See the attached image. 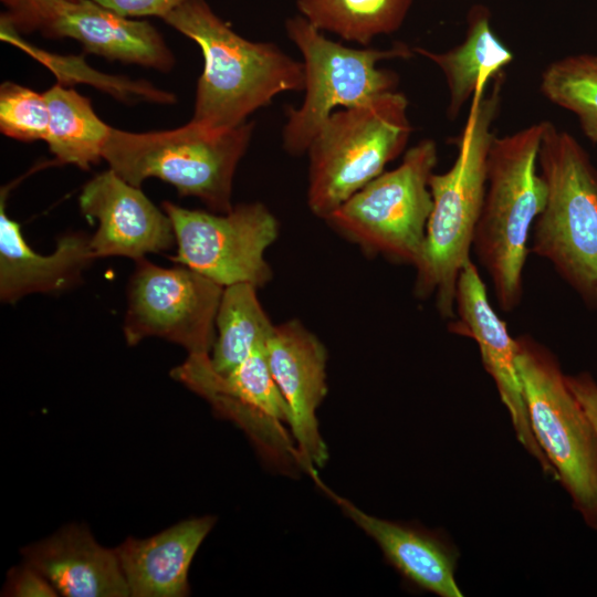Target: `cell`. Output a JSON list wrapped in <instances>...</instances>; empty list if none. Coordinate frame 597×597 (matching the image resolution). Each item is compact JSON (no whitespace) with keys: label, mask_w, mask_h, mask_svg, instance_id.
<instances>
[{"label":"cell","mask_w":597,"mask_h":597,"mask_svg":"<svg viewBox=\"0 0 597 597\" xmlns=\"http://www.w3.org/2000/svg\"><path fill=\"white\" fill-rule=\"evenodd\" d=\"M413 51L433 62L443 73L448 91V117L453 121L470 97L484 91L486 84L513 60L512 52L491 29L483 8H475L469 18L464 40L446 52L423 48Z\"/></svg>","instance_id":"obj_21"},{"label":"cell","mask_w":597,"mask_h":597,"mask_svg":"<svg viewBox=\"0 0 597 597\" xmlns=\"http://www.w3.org/2000/svg\"><path fill=\"white\" fill-rule=\"evenodd\" d=\"M437 155L434 140H420L398 167L373 179L325 220L366 253L416 266L432 210L429 180Z\"/></svg>","instance_id":"obj_9"},{"label":"cell","mask_w":597,"mask_h":597,"mask_svg":"<svg viewBox=\"0 0 597 597\" xmlns=\"http://www.w3.org/2000/svg\"><path fill=\"white\" fill-rule=\"evenodd\" d=\"M7 10L1 22L15 31L30 33L41 31L53 10L62 2L76 0H1Z\"/></svg>","instance_id":"obj_27"},{"label":"cell","mask_w":597,"mask_h":597,"mask_svg":"<svg viewBox=\"0 0 597 597\" xmlns=\"http://www.w3.org/2000/svg\"><path fill=\"white\" fill-rule=\"evenodd\" d=\"M41 32L52 39H74L87 52L109 60L159 71L174 66L171 51L151 24L122 17L93 0L60 3Z\"/></svg>","instance_id":"obj_17"},{"label":"cell","mask_w":597,"mask_h":597,"mask_svg":"<svg viewBox=\"0 0 597 597\" xmlns=\"http://www.w3.org/2000/svg\"><path fill=\"white\" fill-rule=\"evenodd\" d=\"M285 30L302 54L304 70L303 102L298 107H286L282 130L283 147L293 156L307 151L335 111L359 106L395 91L398 75L378 64L412 54L404 43L386 50L343 45L327 39L301 14L287 19Z\"/></svg>","instance_id":"obj_7"},{"label":"cell","mask_w":597,"mask_h":597,"mask_svg":"<svg viewBox=\"0 0 597 597\" xmlns=\"http://www.w3.org/2000/svg\"><path fill=\"white\" fill-rule=\"evenodd\" d=\"M253 130V122L222 129L190 121L175 129L148 133L112 127L103 159L134 186L158 178L180 196L197 197L213 212L226 213L233 208L235 169Z\"/></svg>","instance_id":"obj_5"},{"label":"cell","mask_w":597,"mask_h":597,"mask_svg":"<svg viewBox=\"0 0 597 597\" xmlns=\"http://www.w3.org/2000/svg\"><path fill=\"white\" fill-rule=\"evenodd\" d=\"M537 164L546 200L531 251L597 311V168L575 137L547 121Z\"/></svg>","instance_id":"obj_4"},{"label":"cell","mask_w":597,"mask_h":597,"mask_svg":"<svg viewBox=\"0 0 597 597\" xmlns=\"http://www.w3.org/2000/svg\"><path fill=\"white\" fill-rule=\"evenodd\" d=\"M7 190L0 202V298L15 303L33 293H57L74 286L95 260L91 237L83 232L59 238L55 250L39 254L27 243L20 224L6 209Z\"/></svg>","instance_id":"obj_19"},{"label":"cell","mask_w":597,"mask_h":597,"mask_svg":"<svg viewBox=\"0 0 597 597\" xmlns=\"http://www.w3.org/2000/svg\"><path fill=\"white\" fill-rule=\"evenodd\" d=\"M412 0H297L300 14L318 30L345 41L368 45L374 38L396 32Z\"/></svg>","instance_id":"obj_24"},{"label":"cell","mask_w":597,"mask_h":597,"mask_svg":"<svg viewBox=\"0 0 597 597\" xmlns=\"http://www.w3.org/2000/svg\"><path fill=\"white\" fill-rule=\"evenodd\" d=\"M163 210L176 237L174 262L223 287L248 283L259 289L271 281L264 254L279 237V222L263 203H240L214 213L164 201Z\"/></svg>","instance_id":"obj_10"},{"label":"cell","mask_w":597,"mask_h":597,"mask_svg":"<svg viewBox=\"0 0 597 597\" xmlns=\"http://www.w3.org/2000/svg\"><path fill=\"white\" fill-rule=\"evenodd\" d=\"M44 96L50 111L45 142L56 163L88 169L103 158L112 127L96 115L87 97L72 88L56 84Z\"/></svg>","instance_id":"obj_22"},{"label":"cell","mask_w":597,"mask_h":597,"mask_svg":"<svg viewBox=\"0 0 597 597\" xmlns=\"http://www.w3.org/2000/svg\"><path fill=\"white\" fill-rule=\"evenodd\" d=\"M453 333L472 338L480 349L482 363L492 377L506 407L519 442L535 458L543 472L557 480V473L537 443L527 413L521 378L515 363V338L493 310L486 287L470 259L457 282Z\"/></svg>","instance_id":"obj_14"},{"label":"cell","mask_w":597,"mask_h":597,"mask_svg":"<svg viewBox=\"0 0 597 597\" xmlns=\"http://www.w3.org/2000/svg\"><path fill=\"white\" fill-rule=\"evenodd\" d=\"M1 596L56 597L59 594L40 572L23 562L9 570Z\"/></svg>","instance_id":"obj_28"},{"label":"cell","mask_w":597,"mask_h":597,"mask_svg":"<svg viewBox=\"0 0 597 597\" xmlns=\"http://www.w3.org/2000/svg\"><path fill=\"white\" fill-rule=\"evenodd\" d=\"M540 88L551 103L575 114L586 137L597 143V54L552 62L542 73Z\"/></svg>","instance_id":"obj_25"},{"label":"cell","mask_w":597,"mask_h":597,"mask_svg":"<svg viewBox=\"0 0 597 597\" xmlns=\"http://www.w3.org/2000/svg\"><path fill=\"white\" fill-rule=\"evenodd\" d=\"M271 374L287 405L289 427L301 469L316 476L328 459L316 410L327 394V352L300 321L274 326L265 345Z\"/></svg>","instance_id":"obj_13"},{"label":"cell","mask_w":597,"mask_h":597,"mask_svg":"<svg viewBox=\"0 0 597 597\" xmlns=\"http://www.w3.org/2000/svg\"><path fill=\"white\" fill-rule=\"evenodd\" d=\"M566 383L583 407L597 439V383L588 373L566 376Z\"/></svg>","instance_id":"obj_30"},{"label":"cell","mask_w":597,"mask_h":597,"mask_svg":"<svg viewBox=\"0 0 597 597\" xmlns=\"http://www.w3.org/2000/svg\"><path fill=\"white\" fill-rule=\"evenodd\" d=\"M217 522L192 517L147 538L128 537L115 549L133 597H185L188 574L200 545Z\"/></svg>","instance_id":"obj_20"},{"label":"cell","mask_w":597,"mask_h":597,"mask_svg":"<svg viewBox=\"0 0 597 597\" xmlns=\"http://www.w3.org/2000/svg\"><path fill=\"white\" fill-rule=\"evenodd\" d=\"M82 212L98 222L91 237L94 258L125 256L135 261L176 244L168 214L139 189L109 169L96 175L80 195Z\"/></svg>","instance_id":"obj_15"},{"label":"cell","mask_w":597,"mask_h":597,"mask_svg":"<svg viewBox=\"0 0 597 597\" xmlns=\"http://www.w3.org/2000/svg\"><path fill=\"white\" fill-rule=\"evenodd\" d=\"M327 492L344 514L378 544L385 559L407 583L440 597L463 596L454 577L459 551L442 532L369 515Z\"/></svg>","instance_id":"obj_16"},{"label":"cell","mask_w":597,"mask_h":597,"mask_svg":"<svg viewBox=\"0 0 597 597\" xmlns=\"http://www.w3.org/2000/svg\"><path fill=\"white\" fill-rule=\"evenodd\" d=\"M23 562L65 597H127L115 549L102 546L85 525L69 524L21 549Z\"/></svg>","instance_id":"obj_18"},{"label":"cell","mask_w":597,"mask_h":597,"mask_svg":"<svg viewBox=\"0 0 597 597\" xmlns=\"http://www.w3.org/2000/svg\"><path fill=\"white\" fill-rule=\"evenodd\" d=\"M196 42L203 55L192 122L233 128L284 92L304 90V70L271 42L235 33L206 0H186L164 19Z\"/></svg>","instance_id":"obj_2"},{"label":"cell","mask_w":597,"mask_h":597,"mask_svg":"<svg viewBox=\"0 0 597 597\" xmlns=\"http://www.w3.org/2000/svg\"><path fill=\"white\" fill-rule=\"evenodd\" d=\"M122 17H159L164 19L186 0H93Z\"/></svg>","instance_id":"obj_29"},{"label":"cell","mask_w":597,"mask_h":597,"mask_svg":"<svg viewBox=\"0 0 597 597\" xmlns=\"http://www.w3.org/2000/svg\"><path fill=\"white\" fill-rule=\"evenodd\" d=\"M256 290L248 283L223 287L210 356L211 366L218 374L230 373L258 347L264 346L274 329Z\"/></svg>","instance_id":"obj_23"},{"label":"cell","mask_w":597,"mask_h":597,"mask_svg":"<svg viewBox=\"0 0 597 597\" xmlns=\"http://www.w3.org/2000/svg\"><path fill=\"white\" fill-rule=\"evenodd\" d=\"M502 86L503 73L495 77L490 93L484 90L474 94L453 165L443 174L433 172L429 180L432 210L421 256L415 266V293L421 298L433 296L444 318L455 316L458 277L471 259Z\"/></svg>","instance_id":"obj_1"},{"label":"cell","mask_w":597,"mask_h":597,"mask_svg":"<svg viewBox=\"0 0 597 597\" xmlns=\"http://www.w3.org/2000/svg\"><path fill=\"white\" fill-rule=\"evenodd\" d=\"M50 111L44 93L6 82L0 87V130L22 142L45 140Z\"/></svg>","instance_id":"obj_26"},{"label":"cell","mask_w":597,"mask_h":597,"mask_svg":"<svg viewBox=\"0 0 597 597\" xmlns=\"http://www.w3.org/2000/svg\"><path fill=\"white\" fill-rule=\"evenodd\" d=\"M543 129L544 122H540L495 136L489 153L485 196L472 249L504 312H512L522 301L528 239L546 200L537 164Z\"/></svg>","instance_id":"obj_3"},{"label":"cell","mask_w":597,"mask_h":597,"mask_svg":"<svg viewBox=\"0 0 597 597\" xmlns=\"http://www.w3.org/2000/svg\"><path fill=\"white\" fill-rule=\"evenodd\" d=\"M515 363L534 437L585 522L597 530V439L556 356L515 337Z\"/></svg>","instance_id":"obj_8"},{"label":"cell","mask_w":597,"mask_h":597,"mask_svg":"<svg viewBox=\"0 0 597 597\" xmlns=\"http://www.w3.org/2000/svg\"><path fill=\"white\" fill-rule=\"evenodd\" d=\"M135 262L123 326L126 343L159 337L188 355L210 354L223 286L185 265L163 268L145 258Z\"/></svg>","instance_id":"obj_11"},{"label":"cell","mask_w":597,"mask_h":597,"mask_svg":"<svg viewBox=\"0 0 597 597\" xmlns=\"http://www.w3.org/2000/svg\"><path fill=\"white\" fill-rule=\"evenodd\" d=\"M265 345L226 375L214 371L209 354L188 355L170 374L219 416L238 425L263 458L279 465L291 459L297 463L295 444L284 428L287 405L271 374Z\"/></svg>","instance_id":"obj_12"},{"label":"cell","mask_w":597,"mask_h":597,"mask_svg":"<svg viewBox=\"0 0 597 597\" xmlns=\"http://www.w3.org/2000/svg\"><path fill=\"white\" fill-rule=\"evenodd\" d=\"M411 132L408 100L396 91L335 111L306 151L310 210L325 220L384 172L405 150Z\"/></svg>","instance_id":"obj_6"}]
</instances>
